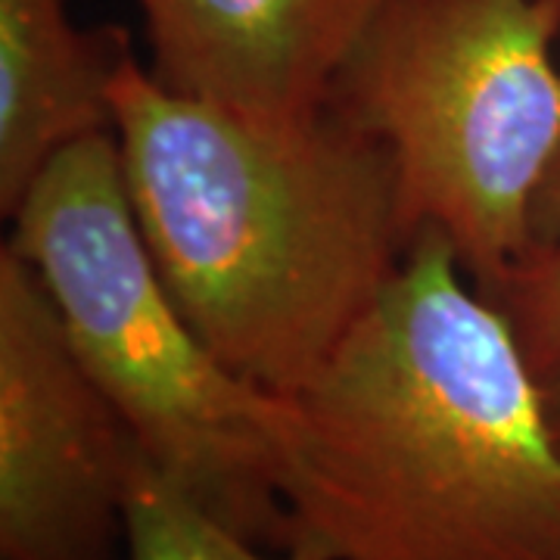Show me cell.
Listing matches in <instances>:
<instances>
[{
	"label": "cell",
	"mask_w": 560,
	"mask_h": 560,
	"mask_svg": "<svg viewBox=\"0 0 560 560\" xmlns=\"http://www.w3.org/2000/svg\"><path fill=\"white\" fill-rule=\"evenodd\" d=\"M125 28H79L66 0H0V209L13 215L60 150L113 128Z\"/></svg>",
	"instance_id": "obj_7"
},
{
	"label": "cell",
	"mask_w": 560,
	"mask_h": 560,
	"mask_svg": "<svg viewBox=\"0 0 560 560\" xmlns=\"http://www.w3.org/2000/svg\"><path fill=\"white\" fill-rule=\"evenodd\" d=\"M482 296L511 324L541 386L560 383V243H533Z\"/></svg>",
	"instance_id": "obj_9"
},
{
	"label": "cell",
	"mask_w": 560,
	"mask_h": 560,
	"mask_svg": "<svg viewBox=\"0 0 560 560\" xmlns=\"http://www.w3.org/2000/svg\"><path fill=\"white\" fill-rule=\"evenodd\" d=\"M10 219V246L38 275L72 352L143 458L234 533L283 548L278 396L228 368L168 293L131 212L113 131L60 150Z\"/></svg>",
	"instance_id": "obj_3"
},
{
	"label": "cell",
	"mask_w": 560,
	"mask_h": 560,
	"mask_svg": "<svg viewBox=\"0 0 560 560\" xmlns=\"http://www.w3.org/2000/svg\"><path fill=\"white\" fill-rule=\"evenodd\" d=\"M533 243H560V150L533 202Z\"/></svg>",
	"instance_id": "obj_10"
},
{
	"label": "cell",
	"mask_w": 560,
	"mask_h": 560,
	"mask_svg": "<svg viewBox=\"0 0 560 560\" xmlns=\"http://www.w3.org/2000/svg\"><path fill=\"white\" fill-rule=\"evenodd\" d=\"M140 445L32 265L0 249V560H113Z\"/></svg>",
	"instance_id": "obj_5"
},
{
	"label": "cell",
	"mask_w": 560,
	"mask_h": 560,
	"mask_svg": "<svg viewBox=\"0 0 560 560\" xmlns=\"http://www.w3.org/2000/svg\"><path fill=\"white\" fill-rule=\"evenodd\" d=\"M560 0H381L330 106L386 143L401 215L486 293L533 246L560 150Z\"/></svg>",
	"instance_id": "obj_4"
},
{
	"label": "cell",
	"mask_w": 560,
	"mask_h": 560,
	"mask_svg": "<svg viewBox=\"0 0 560 560\" xmlns=\"http://www.w3.org/2000/svg\"><path fill=\"white\" fill-rule=\"evenodd\" d=\"M287 545L330 560H560L545 386L445 234L271 415Z\"/></svg>",
	"instance_id": "obj_1"
},
{
	"label": "cell",
	"mask_w": 560,
	"mask_h": 560,
	"mask_svg": "<svg viewBox=\"0 0 560 560\" xmlns=\"http://www.w3.org/2000/svg\"><path fill=\"white\" fill-rule=\"evenodd\" d=\"M545 405H548V420H551L555 440H558L560 445V383H555V386H545Z\"/></svg>",
	"instance_id": "obj_11"
},
{
	"label": "cell",
	"mask_w": 560,
	"mask_h": 560,
	"mask_svg": "<svg viewBox=\"0 0 560 560\" xmlns=\"http://www.w3.org/2000/svg\"><path fill=\"white\" fill-rule=\"evenodd\" d=\"M153 75L237 119L293 131L334 84L381 0H138Z\"/></svg>",
	"instance_id": "obj_6"
},
{
	"label": "cell",
	"mask_w": 560,
	"mask_h": 560,
	"mask_svg": "<svg viewBox=\"0 0 560 560\" xmlns=\"http://www.w3.org/2000/svg\"><path fill=\"white\" fill-rule=\"evenodd\" d=\"M125 190L168 293L228 368L293 396L411 246L386 143L337 106L271 131L121 57L109 84Z\"/></svg>",
	"instance_id": "obj_2"
},
{
	"label": "cell",
	"mask_w": 560,
	"mask_h": 560,
	"mask_svg": "<svg viewBox=\"0 0 560 560\" xmlns=\"http://www.w3.org/2000/svg\"><path fill=\"white\" fill-rule=\"evenodd\" d=\"M125 555L128 560H330L302 548H265L234 533L156 470L143 452L128 489Z\"/></svg>",
	"instance_id": "obj_8"
}]
</instances>
